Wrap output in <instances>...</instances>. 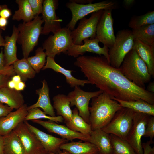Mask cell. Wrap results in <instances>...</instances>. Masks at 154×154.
<instances>
[{"label":"cell","mask_w":154,"mask_h":154,"mask_svg":"<svg viewBox=\"0 0 154 154\" xmlns=\"http://www.w3.org/2000/svg\"><path fill=\"white\" fill-rule=\"evenodd\" d=\"M74 64L80 68L90 84L111 97L127 101L141 99L154 104V93L129 81L104 56H80Z\"/></svg>","instance_id":"cell-1"},{"label":"cell","mask_w":154,"mask_h":154,"mask_svg":"<svg viewBox=\"0 0 154 154\" xmlns=\"http://www.w3.org/2000/svg\"><path fill=\"white\" fill-rule=\"evenodd\" d=\"M122 108L117 101L105 93L103 92L93 98L89 107V123L92 130L101 129L106 126Z\"/></svg>","instance_id":"cell-2"},{"label":"cell","mask_w":154,"mask_h":154,"mask_svg":"<svg viewBox=\"0 0 154 154\" xmlns=\"http://www.w3.org/2000/svg\"><path fill=\"white\" fill-rule=\"evenodd\" d=\"M119 68L128 80L139 87L145 89V84L151 80L146 64L133 49L125 56Z\"/></svg>","instance_id":"cell-3"},{"label":"cell","mask_w":154,"mask_h":154,"mask_svg":"<svg viewBox=\"0 0 154 154\" xmlns=\"http://www.w3.org/2000/svg\"><path fill=\"white\" fill-rule=\"evenodd\" d=\"M43 23L42 17L37 15L30 21L23 22L18 25L17 42L21 45L23 58H27L35 47L38 45Z\"/></svg>","instance_id":"cell-4"},{"label":"cell","mask_w":154,"mask_h":154,"mask_svg":"<svg viewBox=\"0 0 154 154\" xmlns=\"http://www.w3.org/2000/svg\"><path fill=\"white\" fill-rule=\"evenodd\" d=\"M134 38L132 30H119L116 35L114 42L109 49V62L112 66L119 68L127 54L133 49Z\"/></svg>","instance_id":"cell-5"},{"label":"cell","mask_w":154,"mask_h":154,"mask_svg":"<svg viewBox=\"0 0 154 154\" xmlns=\"http://www.w3.org/2000/svg\"><path fill=\"white\" fill-rule=\"evenodd\" d=\"M135 113L130 109L123 107L101 129L109 134L126 140L132 125Z\"/></svg>","instance_id":"cell-6"},{"label":"cell","mask_w":154,"mask_h":154,"mask_svg":"<svg viewBox=\"0 0 154 154\" xmlns=\"http://www.w3.org/2000/svg\"><path fill=\"white\" fill-rule=\"evenodd\" d=\"M66 6L70 11L72 17L66 27L70 31L73 30L78 20L89 14L100 10L116 9L117 5L114 1L106 0L94 3L80 4L69 2Z\"/></svg>","instance_id":"cell-7"},{"label":"cell","mask_w":154,"mask_h":154,"mask_svg":"<svg viewBox=\"0 0 154 154\" xmlns=\"http://www.w3.org/2000/svg\"><path fill=\"white\" fill-rule=\"evenodd\" d=\"M71 31L66 27L62 28L49 36L42 45L47 56L54 58L61 53L66 54L73 44Z\"/></svg>","instance_id":"cell-8"},{"label":"cell","mask_w":154,"mask_h":154,"mask_svg":"<svg viewBox=\"0 0 154 154\" xmlns=\"http://www.w3.org/2000/svg\"><path fill=\"white\" fill-rule=\"evenodd\" d=\"M103 10L94 12L89 18L85 17L80 20L77 27L71 31V36L74 44L82 45L85 39L96 37L97 25Z\"/></svg>","instance_id":"cell-9"},{"label":"cell","mask_w":154,"mask_h":154,"mask_svg":"<svg viewBox=\"0 0 154 154\" xmlns=\"http://www.w3.org/2000/svg\"><path fill=\"white\" fill-rule=\"evenodd\" d=\"M102 92L100 90L93 92H86L78 86H76L67 96L70 102V107L75 106L78 111L79 115L85 121L89 123L90 101L93 98L98 96Z\"/></svg>","instance_id":"cell-10"},{"label":"cell","mask_w":154,"mask_h":154,"mask_svg":"<svg viewBox=\"0 0 154 154\" xmlns=\"http://www.w3.org/2000/svg\"><path fill=\"white\" fill-rule=\"evenodd\" d=\"M150 116L144 114L135 113L132 125L126 140L137 154H143L141 138Z\"/></svg>","instance_id":"cell-11"},{"label":"cell","mask_w":154,"mask_h":154,"mask_svg":"<svg viewBox=\"0 0 154 154\" xmlns=\"http://www.w3.org/2000/svg\"><path fill=\"white\" fill-rule=\"evenodd\" d=\"M111 9L103 10L98 23L96 38L109 49L113 45L116 38L113 27V19Z\"/></svg>","instance_id":"cell-12"},{"label":"cell","mask_w":154,"mask_h":154,"mask_svg":"<svg viewBox=\"0 0 154 154\" xmlns=\"http://www.w3.org/2000/svg\"><path fill=\"white\" fill-rule=\"evenodd\" d=\"M58 5V0H44L41 14L44 25L41 34L48 35L50 32L54 34L62 28L60 23L62 20L56 14Z\"/></svg>","instance_id":"cell-13"},{"label":"cell","mask_w":154,"mask_h":154,"mask_svg":"<svg viewBox=\"0 0 154 154\" xmlns=\"http://www.w3.org/2000/svg\"><path fill=\"white\" fill-rule=\"evenodd\" d=\"M83 41L84 43L81 45H76L73 43L66 54L77 58L83 55L86 52H92L100 56L103 55L110 63L109 48L104 46L103 47H100L99 45L100 41L97 38L95 37L93 39H86Z\"/></svg>","instance_id":"cell-14"},{"label":"cell","mask_w":154,"mask_h":154,"mask_svg":"<svg viewBox=\"0 0 154 154\" xmlns=\"http://www.w3.org/2000/svg\"><path fill=\"white\" fill-rule=\"evenodd\" d=\"M13 131L21 142L26 154H35L44 148L36 135L24 121L19 123Z\"/></svg>","instance_id":"cell-15"},{"label":"cell","mask_w":154,"mask_h":154,"mask_svg":"<svg viewBox=\"0 0 154 154\" xmlns=\"http://www.w3.org/2000/svg\"><path fill=\"white\" fill-rule=\"evenodd\" d=\"M31 121L38 124L50 133H54L60 136L68 141L78 139L84 141H89L90 137L79 132L73 131L66 126L58 124L52 121H44L41 120H33Z\"/></svg>","instance_id":"cell-16"},{"label":"cell","mask_w":154,"mask_h":154,"mask_svg":"<svg viewBox=\"0 0 154 154\" xmlns=\"http://www.w3.org/2000/svg\"><path fill=\"white\" fill-rule=\"evenodd\" d=\"M27 106L25 104L22 107L0 118V136L9 135L20 123L25 121L28 113Z\"/></svg>","instance_id":"cell-17"},{"label":"cell","mask_w":154,"mask_h":154,"mask_svg":"<svg viewBox=\"0 0 154 154\" xmlns=\"http://www.w3.org/2000/svg\"><path fill=\"white\" fill-rule=\"evenodd\" d=\"M24 122L36 135L44 149L48 153H59L62 152L60 147L62 144L66 143L68 140L46 133L32 125L27 121Z\"/></svg>","instance_id":"cell-18"},{"label":"cell","mask_w":154,"mask_h":154,"mask_svg":"<svg viewBox=\"0 0 154 154\" xmlns=\"http://www.w3.org/2000/svg\"><path fill=\"white\" fill-rule=\"evenodd\" d=\"M42 82V88L37 89L35 91L36 93L39 96L37 101L35 104L27 106V110L36 108H40L46 114L52 117L56 116L54 108L50 102L49 89L47 82L44 79Z\"/></svg>","instance_id":"cell-19"},{"label":"cell","mask_w":154,"mask_h":154,"mask_svg":"<svg viewBox=\"0 0 154 154\" xmlns=\"http://www.w3.org/2000/svg\"><path fill=\"white\" fill-rule=\"evenodd\" d=\"M89 142L96 147L98 154H113L110 134L101 129L92 130Z\"/></svg>","instance_id":"cell-20"},{"label":"cell","mask_w":154,"mask_h":154,"mask_svg":"<svg viewBox=\"0 0 154 154\" xmlns=\"http://www.w3.org/2000/svg\"><path fill=\"white\" fill-rule=\"evenodd\" d=\"M47 69H52L63 75L66 78L67 83L72 88L79 86L83 87L86 84H90L87 79L81 80L74 77L71 74L72 70L66 69L61 66L56 62L54 58L47 56L45 65L42 70Z\"/></svg>","instance_id":"cell-21"},{"label":"cell","mask_w":154,"mask_h":154,"mask_svg":"<svg viewBox=\"0 0 154 154\" xmlns=\"http://www.w3.org/2000/svg\"><path fill=\"white\" fill-rule=\"evenodd\" d=\"M133 49L146 64L149 74L154 77V45H148L137 39H134Z\"/></svg>","instance_id":"cell-22"},{"label":"cell","mask_w":154,"mask_h":154,"mask_svg":"<svg viewBox=\"0 0 154 154\" xmlns=\"http://www.w3.org/2000/svg\"><path fill=\"white\" fill-rule=\"evenodd\" d=\"M0 102L16 110L25 104L24 98L21 92L7 86L0 88Z\"/></svg>","instance_id":"cell-23"},{"label":"cell","mask_w":154,"mask_h":154,"mask_svg":"<svg viewBox=\"0 0 154 154\" xmlns=\"http://www.w3.org/2000/svg\"><path fill=\"white\" fill-rule=\"evenodd\" d=\"M18 33L17 27L13 25L11 36L5 37L3 54L5 64L7 66L12 65L18 60L17 57V48L16 44Z\"/></svg>","instance_id":"cell-24"},{"label":"cell","mask_w":154,"mask_h":154,"mask_svg":"<svg viewBox=\"0 0 154 154\" xmlns=\"http://www.w3.org/2000/svg\"><path fill=\"white\" fill-rule=\"evenodd\" d=\"M60 149L70 154H98L96 147L89 141L66 143L61 145Z\"/></svg>","instance_id":"cell-25"},{"label":"cell","mask_w":154,"mask_h":154,"mask_svg":"<svg viewBox=\"0 0 154 154\" xmlns=\"http://www.w3.org/2000/svg\"><path fill=\"white\" fill-rule=\"evenodd\" d=\"M53 107L56 110L57 115L62 116L65 123L70 121L72 117L73 112L67 96L58 94L53 97Z\"/></svg>","instance_id":"cell-26"},{"label":"cell","mask_w":154,"mask_h":154,"mask_svg":"<svg viewBox=\"0 0 154 154\" xmlns=\"http://www.w3.org/2000/svg\"><path fill=\"white\" fill-rule=\"evenodd\" d=\"M111 98L117 101L123 107L128 108L136 113L154 116V104H151L143 100L127 101Z\"/></svg>","instance_id":"cell-27"},{"label":"cell","mask_w":154,"mask_h":154,"mask_svg":"<svg viewBox=\"0 0 154 154\" xmlns=\"http://www.w3.org/2000/svg\"><path fill=\"white\" fill-rule=\"evenodd\" d=\"M72 111V118L70 121L66 123V126L73 131L90 137L92 131L90 125L85 121L79 115L78 111L76 108Z\"/></svg>","instance_id":"cell-28"},{"label":"cell","mask_w":154,"mask_h":154,"mask_svg":"<svg viewBox=\"0 0 154 154\" xmlns=\"http://www.w3.org/2000/svg\"><path fill=\"white\" fill-rule=\"evenodd\" d=\"M4 137L3 154H26L21 142L13 130Z\"/></svg>","instance_id":"cell-29"},{"label":"cell","mask_w":154,"mask_h":154,"mask_svg":"<svg viewBox=\"0 0 154 154\" xmlns=\"http://www.w3.org/2000/svg\"><path fill=\"white\" fill-rule=\"evenodd\" d=\"M18 9L15 11L12 17L13 20H23L27 23L33 20L35 17L32 11L28 0H16Z\"/></svg>","instance_id":"cell-30"},{"label":"cell","mask_w":154,"mask_h":154,"mask_svg":"<svg viewBox=\"0 0 154 154\" xmlns=\"http://www.w3.org/2000/svg\"><path fill=\"white\" fill-rule=\"evenodd\" d=\"M13 65L16 74L19 75L24 82L28 79L33 78L35 76L36 73L28 62L27 58L18 59Z\"/></svg>","instance_id":"cell-31"},{"label":"cell","mask_w":154,"mask_h":154,"mask_svg":"<svg viewBox=\"0 0 154 154\" xmlns=\"http://www.w3.org/2000/svg\"><path fill=\"white\" fill-rule=\"evenodd\" d=\"M132 31L134 39L148 45H154V24L144 25Z\"/></svg>","instance_id":"cell-32"},{"label":"cell","mask_w":154,"mask_h":154,"mask_svg":"<svg viewBox=\"0 0 154 154\" xmlns=\"http://www.w3.org/2000/svg\"><path fill=\"white\" fill-rule=\"evenodd\" d=\"M113 154H137L126 140L113 134H110Z\"/></svg>","instance_id":"cell-33"},{"label":"cell","mask_w":154,"mask_h":154,"mask_svg":"<svg viewBox=\"0 0 154 154\" xmlns=\"http://www.w3.org/2000/svg\"><path fill=\"white\" fill-rule=\"evenodd\" d=\"M154 24V11H150L139 16H134L131 19L129 27L135 30L147 25Z\"/></svg>","instance_id":"cell-34"},{"label":"cell","mask_w":154,"mask_h":154,"mask_svg":"<svg viewBox=\"0 0 154 154\" xmlns=\"http://www.w3.org/2000/svg\"><path fill=\"white\" fill-rule=\"evenodd\" d=\"M44 50L42 47H38L36 50L34 56L28 57L27 58L28 62L36 73L40 72L46 62V55Z\"/></svg>","instance_id":"cell-35"},{"label":"cell","mask_w":154,"mask_h":154,"mask_svg":"<svg viewBox=\"0 0 154 154\" xmlns=\"http://www.w3.org/2000/svg\"><path fill=\"white\" fill-rule=\"evenodd\" d=\"M28 111L27 114L25 119V121L45 119L58 123L62 122L64 120L63 118L61 116L52 117L47 115L38 108L30 109L28 110Z\"/></svg>","instance_id":"cell-36"},{"label":"cell","mask_w":154,"mask_h":154,"mask_svg":"<svg viewBox=\"0 0 154 154\" xmlns=\"http://www.w3.org/2000/svg\"><path fill=\"white\" fill-rule=\"evenodd\" d=\"M0 74H3L12 77L15 75L13 65H6L5 58L2 50L0 52Z\"/></svg>","instance_id":"cell-37"},{"label":"cell","mask_w":154,"mask_h":154,"mask_svg":"<svg viewBox=\"0 0 154 154\" xmlns=\"http://www.w3.org/2000/svg\"><path fill=\"white\" fill-rule=\"evenodd\" d=\"M149 137V141L151 144L153 143V139L154 137V117L151 116L148 121L143 136Z\"/></svg>","instance_id":"cell-38"},{"label":"cell","mask_w":154,"mask_h":154,"mask_svg":"<svg viewBox=\"0 0 154 154\" xmlns=\"http://www.w3.org/2000/svg\"><path fill=\"white\" fill-rule=\"evenodd\" d=\"M28 1L35 16L42 13L44 0H28Z\"/></svg>","instance_id":"cell-39"},{"label":"cell","mask_w":154,"mask_h":154,"mask_svg":"<svg viewBox=\"0 0 154 154\" xmlns=\"http://www.w3.org/2000/svg\"><path fill=\"white\" fill-rule=\"evenodd\" d=\"M11 10L5 5H0V17L8 19L12 15Z\"/></svg>","instance_id":"cell-40"},{"label":"cell","mask_w":154,"mask_h":154,"mask_svg":"<svg viewBox=\"0 0 154 154\" xmlns=\"http://www.w3.org/2000/svg\"><path fill=\"white\" fill-rule=\"evenodd\" d=\"M13 109L0 102V118L5 117L12 112Z\"/></svg>","instance_id":"cell-41"},{"label":"cell","mask_w":154,"mask_h":154,"mask_svg":"<svg viewBox=\"0 0 154 154\" xmlns=\"http://www.w3.org/2000/svg\"><path fill=\"white\" fill-rule=\"evenodd\" d=\"M151 144L149 141L142 143L143 150V154H154V148L152 147Z\"/></svg>","instance_id":"cell-42"},{"label":"cell","mask_w":154,"mask_h":154,"mask_svg":"<svg viewBox=\"0 0 154 154\" xmlns=\"http://www.w3.org/2000/svg\"><path fill=\"white\" fill-rule=\"evenodd\" d=\"M11 78L8 76L0 74V88L7 87L8 82L11 80Z\"/></svg>","instance_id":"cell-43"},{"label":"cell","mask_w":154,"mask_h":154,"mask_svg":"<svg viewBox=\"0 0 154 154\" xmlns=\"http://www.w3.org/2000/svg\"><path fill=\"white\" fill-rule=\"evenodd\" d=\"M8 22V19L0 17V30H5Z\"/></svg>","instance_id":"cell-44"},{"label":"cell","mask_w":154,"mask_h":154,"mask_svg":"<svg viewBox=\"0 0 154 154\" xmlns=\"http://www.w3.org/2000/svg\"><path fill=\"white\" fill-rule=\"evenodd\" d=\"M25 87V85L24 82L21 81L16 84L14 89L16 90L20 91L23 90Z\"/></svg>","instance_id":"cell-45"},{"label":"cell","mask_w":154,"mask_h":154,"mask_svg":"<svg viewBox=\"0 0 154 154\" xmlns=\"http://www.w3.org/2000/svg\"><path fill=\"white\" fill-rule=\"evenodd\" d=\"M93 0H70L69 2H73L78 4H86L92 3Z\"/></svg>","instance_id":"cell-46"},{"label":"cell","mask_w":154,"mask_h":154,"mask_svg":"<svg viewBox=\"0 0 154 154\" xmlns=\"http://www.w3.org/2000/svg\"><path fill=\"white\" fill-rule=\"evenodd\" d=\"M146 90L148 91L151 93L154 92V82H150L148 85Z\"/></svg>","instance_id":"cell-47"},{"label":"cell","mask_w":154,"mask_h":154,"mask_svg":"<svg viewBox=\"0 0 154 154\" xmlns=\"http://www.w3.org/2000/svg\"><path fill=\"white\" fill-rule=\"evenodd\" d=\"M4 137L0 136V154H3Z\"/></svg>","instance_id":"cell-48"},{"label":"cell","mask_w":154,"mask_h":154,"mask_svg":"<svg viewBox=\"0 0 154 154\" xmlns=\"http://www.w3.org/2000/svg\"><path fill=\"white\" fill-rule=\"evenodd\" d=\"M135 1L134 0H124L123 2L125 6L129 7L133 4Z\"/></svg>","instance_id":"cell-49"},{"label":"cell","mask_w":154,"mask_h":154,"mask_svg":"<svg viewBox=\"0 0 154 154\" xmlns=\"http://www.w3.org/2000/svg\"><path fill=\"white\" fill-rule=\"evenodd\" d=\"M16 84L11 80H9L7 84V87L11 89H14Z\"/></svg>","instance_id":"cell-50"},{"label":"cell","mask_w":154,"mask_h":154,"mask_svg":"<svg viewBox=\"0 0 154 154\" xmlns=\"http://www.w3.org/2000/svg\"><path fill=\"white\" fill-rule=\"evenodd\" d=\"M11 80L16 84L17 83L21 81L20 77L18 75H15L12 77Z\"/></svg>","instance_id":"cell-51"},{"label":"cell","mask_w":154,"mask_h":154,"mask_svg":"<svg viewBox=\"0 0 154 154\" xmlns=\"http://www.w3.org/2000/svg\"><path fill=\"white\" fill-rule=\"evenodd\" d=\"M1 31V30H0V47L4 46L5 43V40L2 36Z\"/></svg>","instance_id":"cell-52"},{"label":"cell","mask_w":154,"mask_h":154,"mask_svg":"<svg viewBox=\"0 0 154 154\" xmlns=\"http://www.w3.org/2000/svg\"><path fill=\"white\" fill-rule=\"evenodd\" d=\"M49 153L44 148L39 150L35 154H48Z\"/></svg>","instance_id":"cell-53"},{"label":"cell","mask_w":154,"mask_h":154,"mask_svg":"<svg viewBox=\"0 0 154 154\" xmlns=\"http://www.w3.org/2000/svg\"><path fill=\"white\" fill-rule=\"evenodd\" d=\"M48 154H70L66 151H63L62 152L59 153H49Z\"/></svg>","instance_id":"cell-54"}]
</instances>
